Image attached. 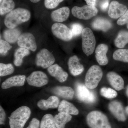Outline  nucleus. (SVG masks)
I'll return each mask as SVG.
<instances>
[{
  "label": "nucleus",
  "mask_w": 128,
  "mask_h": 128,
  "mask_svg": "<svg viewBox=\"0 0 128 128\" xmlns=\"http://www.w3.org/2000/svg\"><path fill=\"white\" fill-rule=\"evenodd\" d=\"M31 17V12L28 10L18 8L6 15L4 24L7 28H16L18 25L29 21Z\"/></svg>",
  "instance_id": "nucleus-1"
},
{
  "label": "nucleus",
  "mask_w": 128,
  "mask_h": 128,
  "mask_svg": "<svg viewBox=\"0 0 128 128\" xmlns=\"http://www.w3.org/2000/svg\"><path fill=\"white\" fill-rule=\"evenodd\" d=\"M30 108L26 106H22L12 113L9 117L10 128H23L31 114Z\"/></svg>",
  "instance_id": "nucleus-2"
},
{
  "label": "nucleus",
  "mask_w": 128,
  "mask_h": 128,
  "mask_svg": "<svg viewBox=\"0 0 128 128\" xmlns=\"http://www.w3.org/2000/svg\"><path fill=\"white\" fill-rule=\"evenodd\" d=\"M86 122L91 128H112L107 117L99 111L89 113L86 117Z\"/></svg>",
  "instance_id": "nucleus-3"
},
{
  "label": "nucleus",
  "mask_w": 128,
  "mask_h": 128,
  "mask_svg": "<svg viewBox=\"0 0 128 128\" xmlns=\"http://www.w3.org/2000/svg\"><path fill=\"white\" fill-rule=\"evenodd\" d=\"M82 47L83 52L86 56L94 52L96 45V40L92 30L88 28L83 29L82 33Z\"/></svg>",
  "instance_id": "nucleus-4"
},
{
  "label": "nucleus",
  "mask_w": 128,
  "mask_h": 128,
  "mask_svg": "<svg viewBox=\"0 0 128 128\" xmlns=\"http://www.w3.org/2000/svg\"><path fill=\"white\" fill-rule=\"evenodd\" d=\"M103 73L100 66L93 65L90 68L86 74L85 85L89 89H95L102 78Z\"/></svg>",
  "instance_id": "nucleus-5"
},
{
  "label": "nucleus",
  "mask_w": 128,
  "mask_h": 128,
  "mask_svg": "<svg viewBox=\"0 0 128 128\" xmlns=\"http://www.w3.org/2000/svg\"><path fill=\"white\" fill-rule=\"evenodd\" d=\"M76 95L78 100L85 103L92 104L96 102V97L94 92L90 91L86 85L77 82L76 86Z\"/></svg>",
  "instance_id": "nucleus-6"
},
{
  "label": "nucleus",
  "mask_w": 128,
  "mask_h": 128,
  "mask_svg": "<svg viewBox=\"0 0 128 128\" xmlns=\"http://www.w3.org/2000/svg\"><path fill=\"white\" fill-rule=\"evenodd\" d=\"M51 32L53 35L57 38L64 41H69L73 38L71 29L64 24L56 22L52 25Z\"/></svg>",
  "instance_id": "nucleus-7"
},
{
  "label": "nucleus",
  "mask_w": 128,
  "mask_h": 128,
  "mask_svg": "<svg viewBox=\"0 0 128 128\" xmlns=\"http://www.w3.org/2000/svg\"><path fill=\"white\" fill-rule=\"evenodd\" d=\"M98 10L95 6L86 5L82 7L74 6L72 9V15L76 18L82 20H89L96 16Z\"/></svg>",
  "instance_id": "nucleus-8"
},
{
  "label": "nucleus",
  "mask_w": 128,
  "mask_h": 128,
  "mask_svg": "<svg viewBox=\"0 0 128 128\" xmlns=\"http://www.w3.org/2000/svg\"><path fill=\"white\" fill-rule=\"evenodd\" d=\"M55 58L50 51L47 49L44 48L37 53L35 59L37 66L43 68H48L54 64Z\"/></svg>",
  "instance_id": "nucleus-9"
},
{
  "label": "nucleus",
  "mask_w": 128,
  "mask_h": 128,
  "mask_svg": "<svg viewBox=\"0 0 128 128\" xmlns=\"http://www.w3.org/2000/svg\"><path fill=\"white\" fill-rule=\"evenodd\" d=\"M17 43L20 48H25L32 52L36 51L38 48L35 37L32 34L29 32L22 34Z\"/></svg>",
  "instance_id": "nucleus-10"
},
{
  "label": "nucleus",
  "mask_w": 128,
  "mask_h": 128,
  "mask_svg": "<svg viewBox=\"0 0 128 128\" xmlns=\"http://www.w3.org/2000/svg\"><path fill=\"white\" fill-rule=\"evenodd\" d=\"M27 81L30 86L40 87L48 84V76L42 71H36L32 72L26 78Z\"/></svg>",
  "instance_id": "nucleus-11"
},
{
  "label": "nucleus",
  "mask_w": 128,
  "mask_h": 128,
  "mask_svg": "<svg viewBox=\"0 0 128 128\" xmlns=\"http://www.w3.org/2000/svg\"><path fill=\"white\" fill-rule=\"evenodd\" d=\"M127 10L126 6L116 1H113L110 3L108 13L111 18L116 19L121 17Z\"/></svg>",
  "instance_id": "nucleus-12"
},
{
  "label": "nucleus",
  "mask_w": 128,
  "mask_h": 128,
  "mask_svg": "<svg viewBox=\"0 0 128 128\" xmlns=\"http://www.w3.org/2000/svg\"><path fill=\"white\" fill-rule=\"evenodd\" d=\"M108 107L110 112L118 121H124L126 120L123 107L119 102L112 101L109 103Z\"/></svg>",
  "instance_id": "nucleus-13"
},
{
  "label": "nucleus",
  "mask_w": 128,
  "mask_h": 128,
  "mask_svg": "<svg viewBox=\"0 0 128 128\" xmlns=\"http://www.w3.org/2000/svg\"><path fill=\"white\" fill-rule=\"evenodd\" d=\"M47 70L50 76L55 78L60 82H64L68 78V73L64 71L57 64L52 65L48 68Z\"/></svg>",
  "instance_id": "nucleus-14"
},
{
  "label": "nucleus",
  "mask_w": 128,
  "mask_h": 128,
  "mask_svg": "<svg viewBox=\"0 0 128 128\" xmlns=\"http://www.w3.org/2000/svg\"><path fill=\"white\" fill-rule=\"evenodd\" d=\"M26 80L25 75L14 76L6 79L2 82L1 87L2 89H7L14 86H22Z\"/></svg>",
  "instance_id": "nucleus-15"
},
{
  "label": "nucleus",
  "mask_w": 128,
  "mask_h": 128,
  "mask_svg": "<svg viewBox=\"0 0 128 128\" xmlns=\"http://www.w3.org/2000/svg\"><path fill=\"white\" fill-rule=\"evenodd\" d=\"M68 64L70 72L73 76L79 75L84 71V66L80 64V60L76 56L70 57Z\"/></svg>",
  "instance_id": "nucleus-16"
},
{
  "label": "nucleus",
  "mask_w": 128,
  "mask_h": 128,
  "mask_svg": "<svg viewBox=\"0 0 128 128\" xmlns=\"http://www.w3.org/2000/svg\"><path fill=\"white\" fill-rule=\"evenodd\" d=\"M70 15L69 8L64 6L57 9L52 12L50 17L53 21L56 22H62L66 21Z\"/></svg>",
  "instance_id": "nucleus-17"
},
{
  "label": "nucleus",
  "mask_w": 128,
  "mask_h": 128,
  "mask_svg": "<svg viewBox=\"0 0 128 128\" xmlns=\"http://www.w3.org/2000/svg\"><path fill=\"white\" fill-rule=\"evenodd\" d=\"M108 47L105 44H100L97 47L96 50V58L98 64L101 66H105L108 63L106 54Z\"/></svg>",
  "instance_id": "nucleus-18"
},
{
  "label": "nucleus",
  "mask_w": 128,
  "mask_h": 128,
  "mask_svg": "<svg viewBox=\"0 0 128 128\" xmlns=\"http://www.w3.org/2000/svg\"><path fill=\"white\" fill-rule=\"evenodd\" d=\"M107 78L110 85L118 91L123 89L124 82L123 78L116 73L110 72L107 74Z\"/></svg>",
  "instance_id": "nucleus-19"
},
{
  "label": "nucleus",
  "mask_w": 128,
  "mask_h": 128,
  "mask_svg": "<svg viewBox=\"0 0 128 128\" xmlns=\"http://www.w3.org/2000/svg\"><path fill=\"white\" fill-rule=\"evenodd\" d=\"M60 100L56 96H52L47 100L41 99L38 102V107L42 110H47L48 108H55L58 107Z\"/></svg>",
  "instance_id": "nucleus-20"
},
{
  "label": "nucleus",
  "mask_w": 128,
  "mask_h": 128,
  "mask_svg": "<svg viewBox=\"0 0 128 128\" xmlns=\"http://www.w3.org/2000/svg\"><path fill=\"white\" fill-rule=\"evenodd\" d=\"M53 93L62 98L72 99L74 96V91L71 87L66 86H57L52 90Z\"/></svg>",
  "instance_id": "nucleus-21"
},
{
  "label": "nucleus",
  "mask_w": 128,
  "mask_h": 128,
  "mask_svg": "<svg viewBox=\"0 0 128 128\" xmlns=\"http://www.w3.org/2000/svg\"><path fill=\"white\" fill-rule=\"evenodd\" d=\"M21 34V31L18 28H7L3 32V36L5 41L12 44L17 42Z\"/></svg>",
  "instance_id": "nucleus-22"
},
{
  "label": "nucleus",
  "mask_w": 128,
  "mask_h": 128,
  "mask_svg": "<svg viewBox=\"0 0 128 128\" xmlns=\"http://www.w3.org/2000/svg\"><path fill=\"white\" fill-rule=\"evenodd\" d=\"M58 110L59 112L70 114L77 115L79 114V111L72 104L64 100L61 101Z\"/></svg>",
  "instance_id": "nucleus-23"
},
{
  "label": "nucleus",
  "mask_w": 128,
  "mask_h": 128,
  "mask_svg": "<svg viewBox=\"0 0 128 128\" xmlns=\"http://www.w3.org/2000/svg\"><path fill=\"white\" fill-rule=\"evenodd\" d=\"M92 26L94 29L106 32L112 28V24L110 21L105 18H98L93 21Z\"/></svg>",
  "instance_id": "nucleus-24"
},
{
  "label": "nucleus",
  "mask_w": 128,
  "mask_h": 128,
  "mask_svg": "<svg viewBox=\"0 0 128 128\" xmlns=\"http://www.w3.org/2000/svg\"><path fill=\"white\" fill-rule=\"evenodd\" d=\"M30 51L25 48L20 47L17 49L14 54V65L17 66H21L23 63L24 58L30 54Z\"/></svg>",
  "instance_id": "nucleus-25"
},
{
  "label": "nucleus",
  "mask_w": 128,
  "mask_h": 128,
  "mask_svg": "<svg viewBox=\"0 0 128 128\" xmlns=\"http://www.w3.org/2000/svg\"><path fill=\"white\" fill-rule=\"evenodd\" d=\"M72 116L66 113L60 112L54 117L55 124L57 128H64L66 124L71 120Z\"/></svg>",
  "instance_id": "nucleus-26"
},
{
  "label": "nucleus",
  "mask_w": 128,
  "mask_h": 128,
  "mask_svg": "<svg viewBox=\"0 0 128 128\" xmlns=\"http://www.w3.org/2000/svg\"><path fill=\"white\" fill-rule=\"evenodd\" d=\"M15 4L13 0H2L0 5V16L7 14L14 10Z\"/></svg>",
  "instance_id": "nucleus-27"
},
{
  "label": "nucleus",
  "mask_w": 128,
  "mask_h": 128,
  "mask_svg": "<svg viewBox=\"0 0 128 128\" xmlns=\"http://www.w3.org/2000/svg\"><path fill=\"white\" fill-rule=\"evenodd\" d=\"M114 44L117 48H123L128 43V32L121 31L119 32L114 41Z\"/></svg>",
  "instance_id": "nucleus-28"
},
{
  "label": "nucleus",
  "mask_w": 128,
  "mask_h": 128,
  "mask_svg": "<svg viewBox=\"0 0 128 128\" xmlns=\"http://www.w3.org/2000/svg\"><path fill=\"white\" fill-rule=\"evenodd\" d=\"M40 128H57L54 118L52 114H47L43 117L40 124Z\"/></svg>",
  "instance_id": "nucleus-29"
},
{
  "label": "nucleus",
  "mask_w": 128,
  "mask_h": 128,
  "mask_svg": "<svg viewBox=\"0 0 128 128\" xmlns=\"http://www.w3.org/2000/svg\"><path fill=\"white\" fill-rule=\"evenodd\" d=\"M113 58L116 60L128 63V49L117 50L114 53Z\"/></svg>",
  "instance_id": "nucleus-30"
},
{
  "label": "nucleus",
  "mask_w": 128,
  "mask_h": 128,
  "mask_svg": "<svg viewBox=\"0 0 128 128\" xmlns=\"http://www.w3.org/2000/svg\"><path fill=\"white\" fill-rule=\"evenodd\" d=\"M14 66L11 64H0V76H4L12 74L14 73Z\"/></svg>",
  "instance_id": "nucleus-31"
},
{
  "label": "nucleus",
  "mask_w": 128,
  "mask_h": 128,
  "mask_svg": "<svg viewBox=\"0 0 128 128\" xmlns=\"http://www.w3.org/2000/svg\"><path fill=\"white\" fill-rule=\"evenodd\" d=\"M101 95L107 98H114L116 97L118 93L116 91L110 88L104 87L101 89Z\"/></svg>",
  "instance_id": "nucleus-32"
},
{
  "label": "nucleus",
  "mask_w": 128,
  "mask_h": 128,
  "mask_svg": "<svg viewBox=\"0 0 128 128\" xmlns=\"http://www.w3.org/2000/svg\"><path fill=\"white\" fill-rule=\"evenodd\" d=\"M12 48L10 43L5 41L0 40V54L1 55L5 56L7 54L9 50Z\"/></svg>",
  "instance_id": "nucleus-33"
},
{
  "label": "nucleus",
  "mask_w": 128,
  "mask_h": 128,
  "mask_svg": "<svg viewBox=\"0 0 128 128\" xmlns=\"http://www.w3.org/2000/svg\"><path fill=\"white\" fill-rule=\"evenodd\" d=\"M64 0H44V6L48 9H54L56 8L60 3Z\"/></svg>",
  "instance_id": "nucleus-34"
},
{
  "label": "nucleus",
  "mask_w": 128,
  "mask_h": 128,
  "mask_svg": "<svg viewBox=\"0 0 128 128\" xmlns=\"http://www.w3.org/2000/svg\"><path fill=\"white\" fill-rule=\"evenodd\" d=\"M71 29L72 32L73 33V37H76L82 34L83 27L82 25L80 24L73 23L71 26Z\"/></svg>",
  "instance_id": "nucleus-35"
},
{
  "label": "nucleus",
  "mask_w": 128,
  "mask_h": 128,
  "mask_svg": "<svg viewBox=\"0 0 128 128\" xmlns=\"http://www.w3.org/2000/svg\"><path fill=\"white\" fill-rule=\"evenodd\" d=\"M128 23V9L126 12L119 18L117 22V24L119 25H123Z\"/></svg>",
  "instance_id": "nucleus-36"
},
{
  "label": "nucleus",
  "mask_w": 128,
  "mask_h": 128,
  "mask_svg": "<svg viewBox=\"0 0 128 128\" xmlns=\"http://www.w3.org/2000/svg\"><path fill=\"white\" fill-rule=\"evenodd\" d=\"M40 128V122L36 118H33L29 123L26 128Z\"/></svg>",
  "instance_id": "nucleus-37"
},
{
  "label": "nucleus",
  "mask_w": 128,
  "mask_h": 128,
  "mask_svg": "<svg viewBox=\"0 0 128 128\" xmlns=\"http://www.w3.org/2000/svg\"><path fill=\"white\" fill-rule=\"evenodd\" d=\"M6 118V114L1 106H0V124H4Z\"/></svg>",
  "instance_id": "nucleus-38"
},
{
  "label": "nucleus",
  "mask_w": 128,
  "mask_h": 128,
  "mask_svg": "<svg viewBox=\"0 0 128 128\" xmlns=\"http://www.w3.org/2000/svg\"><path fill=\"white\" fill-rule=\"evenodd\" d=\"M108 5H109V2H108V0H105L101 3V9L102 10H106L108 7Z\"/></svg>",
  "instance_id": "nucleus-39"
},
{
  "label": "nucleus",
  "mask_w": 128,
  "mask_h": 128,
  "mask_svg": "<svg viewBox=\"0 0 128 128\" xmlns=\"http://www.w3.org/2000/svg\"><path fill=\"white\" fill-rule=\"evenodd\" d=\"M88 5L91 6H95L96 0H85Z\"/></svg>",
  "instance_id": "nucleus-40"
},
{
  "label": "nucleus",
  "mask_w": 128,
  "mask_h": 128,
  "mask_svg": "<svg viewBox=\"0 0 128 128\" xmlns=\"http://www.w3.org/2000/svg\"><path fill=\"white\" fill-rule=\"evenodd\" d=\"M30 0L33 3H37V2H39L41 0Z\"/></svg>",
  "instance_id": "nucleus-41"
},
{
  "label": "nucleus",
  "mask_w": 128,
  "mask_h": 128,
  "mask_svg": "<svg viewBox=\"0 0 128 128\" xmlns=\"http://www.w3.org/2000/svg\"><path fill=\"white\" fill-rule=\"evenodd\" d=\"M126 95L128 96V85L127 86V88H126Z\"/></svg>",
  "instance_id": "nucleus-42"
},
{
  "label": "nucleus",
  "mask_w": 128,
  "mask_h": 128,
  "mask_svg": "<svg viewBox=\"0 0 128 128\" xmlns=\"http://www.w3.org/2000/svg\"><path fill=\"white\" fill-rule=\"evenodd\" d=\"M126 112H127V113L128 114V106L126 108Z\"/></svg>",
  "instance_id": "nucleus-43"
},
{
  "label": "nucleus",
  "mask_w": 128,
  "mask_h": 128,
  "mask_svg": "<svg viewBox=\"0 0 128 128\" xmlns=\"http://www.w3.org/2000/svg\"><path fill=\"white\" fill-rule=\"evenodd\" d=\"M127 28H128V23L127 24Z\"/></svg>",
  "instance_id": "nucleus-44"
},
{
  "label": "nucleus",
  "mask_w": 128,
  "mask_h": 128,
  "mask_svg": "<svg viewBox=\"0 0 128 128\" xmlns=\"http://www.w3.org/2000/svg\"><path fill=\"white\" fill-rule=\"evenodd\" d=\"M2 0H0V2H1V1H2Z\"/></svg>",
  "instance_id": "nucleus-45"
}]
</instances>
